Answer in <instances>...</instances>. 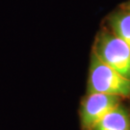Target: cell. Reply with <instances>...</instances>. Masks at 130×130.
Masks as SVG:
<instances>
[{"label": "cell", "mask_w": 130, "mask_h": 130, "mask_svg": "<svg viewBox=\"0 0 130 130\" xmlns=\"http://www.w3.org/2000/svg\"><path fill=\"white\" fill-rule=\"evenodd\" d=\"M88 93L128 98L130 96V79L121 75L93 53L90 63Z\"/></svg>", "instance_id": "1"}, {"label": "cell", "mask_w": 130, "mask_h": 130, "mask_svg": "<svg viewBox=\"0 0 130 130\" xmlns=\"http://www.w3.org/2000/svg\"><path fill=\"white\" fill-rule=\"evenodd\" d=\"M94 53L107 65L130 79V47L113 32L104 31L99 35Z\"/></svg>", "instance_id": "2"}, {"label": "cell", "mask_w": 130, "mask_h": 130, "mask_svg": "<svg viewBox=\"0 0 130 130\" xmlns=\"http://www.w3.org/2000/svg\"><path fill=\"white\" fill-rule=\"evenodd\" d=\"M120 103V98L115 95L88 93L80 110V122L83 130H93L104 116L119 106Z\"/></svg>", "instance_id": "3"}, {"label": "cell", "mask_w": 130, "mask_h": 130, "mask_svg": "<svg viewBox=\"0 0 130 130\" xmlns=\"http://www.w3.org/2000/svg\"><path fill=\"white\" fill-rule=\"evenodd\" d=\"M93 130H130V115L120 104L104 116Z\"/></svg>", "instance_id": "4"}, {"label": "cell", "mask_w": 130, "mask_h": 130, "mask_svg": "<svg viewBox=\"0 0 130 130\" xmlns=\"http://www.w3.org/2000/svg\"><path fill=\"white\" fill-rule=\"evenodd\" d=\"M109 22L112 31L130 47V10L117 11L111 14Z\"/></svg>", "instance_id": "5"}, {"label": "cell", "mask_w": 130, "mask_h": 130, "mask_svg": "<svg viewBox=\"0 0 130 130\" xmlns=\"http://www.w3.org/2000/svg\"><path fill=\"white\" fill-rule=\"evenodd\" d=\"M126 8H127L128 10H130V2L128 3V4H127V7H126Z\"/></svg>", "instance_id": "6"}]
</instances>
